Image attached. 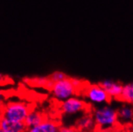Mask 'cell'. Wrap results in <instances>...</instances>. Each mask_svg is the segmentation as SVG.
Returning a JSON list of instances; mask_svg holds the SVG:
<instances>
[{
    "label": "cell",
    "mask_w": 133,
    "mask_h": 132,
    "mask_svg": "<svg viewBox=\"0 0 133 132\" xmlns=\"http://www.w3.org/2000/svg\"><path fill=\"white\" fill-rule=\"evenodd\" d=\"M92 116L98 129H116L119 125L117 110L110 105H100L92 110Z\"/></svg>",
    "instance_id": "1"
},
{
    "label": "cell",
    "mask_w": 133,
    "mask_h": 132,
    "mask_svg": "<svg viewBox=\"0 0 133 132\" xmlns=\"http://www.w3.org/2000/svg\"><path fill=\"white\" fill-rule=\"evenodd\" d=\"M31 110V107L23 102H11L3 107L0 116L11 121L23 122Z\"/></svg>",
    "instance_id": "2"
},
{
    "label": "cell",
    "mask_w": 133,
    "mask_h": 132,
    "mask_svg": "<svg viewBox=\"0 0 133 132\" xmlns=\"http://www.w3.org/2000/svg\"><path fill=\"white\" fill-rule=\"evenodd\" d=\"M53 97L59 102H63L71 97L76 95L79 90L73 84L71 78H66L59 82L53 83L51 87Z\"/></svg>",
    "instance_id": "3"
},
{
    "label": "cell",
    "mask_w": 133,
    "mask_h": 132,
    "mask_svg": "<svg viewBox=\"0 0 133 132\" xmlns=\"http://www.w3.org/2000/svg\"><path fill=\"white\" fill-rule=\"evenodd\" d=\"M82 91L88 102L96 106L107 104L111 99L100 84L85 85Z\"/></svg>",
    "instance_id": "4"
},
{
    "label": "cell",
    "mask_w": 133,
    "mask_h": 132,
    "mask_svg": "<svg viewBox=\"0 0 133 132\" xmlns=\"http://www.w3.org/2000/svg\"><path fill=\"white\" fill-rule=\"evenodd\" d=\"M60 110L65 115H75L79 112L88 111V104L78 97H71L61 102Z\"/></svg>",
    "instance_id": "5"
},
{
    "label": "cell",
    "mask_w": 133,
    "mask_h": 132,
    "mask_svg": "<svg viewBox=\"0 0 133 132\" xmlns=\"http://www.w3.org/2000/svg\"><path fill=\"white\" fill-rule=\"evenodd\" d=\"M59 127L58 122L46 119L40 124L27 128L25 132H59Z\"/></svg>",
    "instance_id": "6"
},
{
    "label": "cell",
    "mask_w": 133,
    "mask_h": 132,
    "mask_svg": "<svg viewBox=\"0 0 133 132\" xmlns=\"http://www.w3.org/2000/svg\"><path fill=\"white\" fill-rule=\"evenodd\" d=\"M100 85L107 91L111 99H119L123 90L122 84L111 79H106L101 82Z\"/></svg>",
    "instance_id": "7"
},
{
    "label": "cell",
    "mask_w": 133,
    "mask_h": 132,
    "mask_svg": "<svg viewBox=\"0 0 133 132\" xmlns=\"http://www.w3.org/2000/svg\"><path fill=\"white\" fill-rule=\"evenodd\" d=\"M119 124L129 125L133 122V106L129 103L121 106L117 110Z\"/></svg>",
    "instance_id": "8"
},
{
    "label": "cell",
    "mask_w": 133,
    "mask_h": 132,
    "mask_svg": "<svg viewBox=\"0 0 133 132\" xmlns=\"http://www.w3.org/2000/svg\"><path fill=\"white\" fill-rule=\"evenodd\" d=\"M0 129L8 132H25L27 128L24 122L11 121L0 116Z\"/></svg>",
    "instance_id": "9"
},
{
    "label": "cell",
    "mask_w": 133,
    "mask_h": 132,
    "mask_svg": "<svg viewBox=\"0 0 133 132\" xmlns=\"http://www.w3.org/2000/svg\"><path fill=\"white\" fill-rule=\"evenodd\" d=\"M76 129L83 130L87 132H93L96 129V125L93 116L90 113H86L81 116L76 122Z\"/></svg>",
    "instance_id": "10"
},
{
    "label": "cell",
    "mask_w": 133,
    "mask_h": 132,
    "mask_svg": "<svg viewBox=\"0 0 133 132\" xmlns=\"http://www.w3.org/2000/svg\"><path fill=\"white\" fill-rule=\"evenodd\" d=\"M45 119H46V117L42 112L39 110H31L28 113V115L26 117L23 122L25 126L26 127V128H30V127L40 124Z\"/></svg>",
    "instance_id": "11"
},
{
    "label": "cell",
    "mask_w": 133,
    "mask_h": 132,
    "mask_svg": "<svg viewBox=\"0 0 133 132\" xmlns=\"http://www.w3.org/2000/svg\"><path fill=\"white\" fill-rule=\"evenodd\" d=\"M119 100L133 105V82L123 85V90Z\"/></svg>",
    "instance_id": "12"
},
{
    "label": "cell",
    "mask_w": 133,
    "mask_h": 132,
    "mask_svg": "<svg viewBox=\"0 0 133 132\" xmlns=\"http://www.w3.org/2000/svg\"><path fill=\"white\" fill-rule=\"evenodd\" d=\"M47 78H48V79L51 82L55 83V82H59V81H61L66 78H68V76H66V74L65 73L59 71H56L53 72L51 74H50Z\"/></svg>",
    "instance_id": "13"
},
{
    "label": "cell",
    "mask_w": 133,
    "mask_h": 132,
    "mask_svg": "<svg viewBox=\"0 0 133 132\" xmlns=\"http://www.w3.org/2000/svg\"><path fill=\"white\" fill-rule=\"evenodd\" d=\"M77 129L75 127H60L59 132H76Z\"/></svg>",
    "instance_id": "14"
},
{
    "label": "cell",
    "mask_w": 133,
    "mask_h": 132,
    "mask_svg": "<svg viewBox=\"0 0 133 132\" xmlns=\"http://www.w3.org/2000/svg\"><path fill=\"white\" fill-rule=\"evenodd\" d=\"M5 97H6L5 92L2 90H0V104H1V103L4 101Z\"/></svg>",
    "instance_id": "15"
},
{
    "label": "cell",
    "mask_w": 133,
    "mask_h": 132,
    "mask_svg": "<svg viewBox=\"0 0 133 132\" xmlns=\"http://www.w3.org/2000/svg\"><path fill=\"white\" fill-rule=\"evenodd\" d=\"M5 79H6V76H5V75L3 74H0V83L3 82Z\"/></svg>",
    "instance_id": "16"
},
{
    "label": "cell",
    "mask_w": 133,
    "mask_h": 132,
    "mask_svg": "<svg viewBox=\"0 0 133 132\" xmlns=\"http://www.w3.org/2000/svg\"><path fill=\"white\" fill-rule=\"evenodd\" d=\"M120 132H133V131L131 130H129V129H124V130H121Z\"/></svg>",
    "instance_id": "17"
},
{
    "label": "cell",
    "mask_w": 133,
    "mask_h": 132,
    "mask_svg": "<svg viewBox=\"0 0 133 132\" xmlns=\"http://www.w3.org/2000/svg\"><path fill=\"white\" fill-rule=\"evenodd\" d=\"M76 132H87V131H85V130H80V129H77Z\"/></svg>",
    "instance_id": "18"
},
{
    "label": "cell",
    "mask_w": 133,
    "mask_h": 132,
    "mask_svg": "<svg viewBox=\"0 0 133 132\" xmlns=\"http://www.w3.org/2000/svg\"><path fill=\"white\" fill-rule=\"evenodd\" d=\"M0 132H8V131H6V130H4L0 129Z\"/></svg>",
    "instance_id": "19"
},
{
    "label": "cell",
    "mask_w": 133,
    "mask_h": 132,
    "mask_svg": "<svg viewBox=\"0 0 133 132\" xmlns=\"http://www.w3.org/2000/svg\"><path fill=\"white\" fill-rule=\"evenodd\" d=\"M93 132H96V130H94V131H93Z\"/></svg>",
    "instance_id": "20"
}]
</instances>
